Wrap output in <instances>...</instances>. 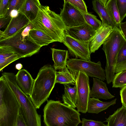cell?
<instances>
[{
	"mask_svg": "<svg viewBox=\"0 0 126 126\" xmlns=\"http://www.w3.org/2000/svg\"><path fill=\"white\" fill-rule=\"evenodd\" d=\"M43 111L46 126H78L81 122L79 112L59 101L47 100Z\"/></svg>",
	"mask_w": 126,
	"mask_h": 126,
	"instance_id": "obj_1",
	"label": "cell"
},
{
	"mask_svg": "<svg viewBox=\"0 0 126 126\" xmlns=\"http://www.w3.org/2000/svg\"><path fill=\"white\" fill-rule=\"evenodd\" d=\"M38 8L37 16L31 22L34 28L46 34L55 42L63 43L66 27L60 15L48 6L40 4Z\"/></svg>",
	"mask_w": 126,
	"mask_h": 126,
	"instance_id": "obj_2",
	"label": "cell"
},
{
	"mask_svg": "<svg viewBox=\"0 0 126 126\" xmlns=\"http://www.w3.org/2000/svg\"><path fill=\"white\" fill-rule=\"evenodd\" d=\"M56 70L50 64H46L40 69L34 79L30 96L36 109L47 101L56 83Z\"/></svg>",
	"mask_w": 126,
	"mask_h": 126,
	"instance_id": "obj_3",
	"label": "cell"
},
{
	"mask_svg": "<svg viewBox=\"0 0 126 126\" xmlns=\"http://www.w3.org/2000/svg\"><path fill=\"white\" fill-rule=\"evenodd\" d=\"M19 103L4 77L0 78V126H15Z\"/></svg>",
	"mask_w": 126,
	"mask_h": 126,
	"instance_id": "obj_4",
	"label": "cell"
},
{
	"mask_svg": "<svg viewBox=\"0 0 126 126\" xmlns=\"http://www.w3.org/2000/svg\"><path fill=\"white\" fill-rule=\"evenodd\" d=\"M126 41L120 28H113L109 36L103 44L102 50L106 57L105 71L107 83L112 82L114 77L117 56L122 47Z\"/></svg>",
	"mask_w": 126,
	"mask_h": 126,
	"instance_id": "obj_5",
	"label": "cell"
},
{
	"mask_svg": "<svg viewBox=\"0 0 126 126\" xmlns=\"http://www.w3.org/2000/svg\"><path fill=\"white\" fill-rule=\"evenodd\" d=\"M26 27L10 37L0 39V46L11 49L21 58L30 57L38 52L41 47L36 44L29 35L24 37L21 35Z\"/></svg>",
	"mask_w": 126,
	"mask_h": 126,
	"instance_id": "obj_6",
	"label": "cell"
},
{
	"mask_svg": "<svg viewBox=\"0 0 126 126\" xmlns=\"http://www.w3.org/2000/svg\"><path fill=\"white\" fill-rule=\"evenodd\" d=\"M66 65L67 68L73 73L81 71L88 77L96 78L102 81L106 80L105 70L102 67L100 61L96 63L90 60L69 59Z\"/></svg>",
	"mask_w": 126,
	"mask_h": 126,
	"instance_id": "obj_7",
	"label": "cell"
},
{
	"mask_svg": "<svg viewBox=\"0 0 126 126\" xmlns=\"http://www.w3.org/2000/svg\"><path fill=\"white\" fill-rule=\"evenodd\" d=\"M75 85L77 91V111L82 113H86L87 112L88 103L90 98L89 77L83 72H79L76 76Z\"/></svg>",
	"mask_w": 126,
	"mask_h": 126,
	"instance_id": "obj_8",
	"label": "cell"
},
{
	"mask_svg": "<svg viewBox=\"0 0 126 126\" xmlns=\"http://www.w3.org/2000/svg\"><path fill=\"white\" fill-rule=\"evenodd\" d=\"M63 43L67 47L70 54L76 58L91 60V53L89 42L81 41L65 34Z\"/></svg>",
	"mask_w": 126,
	"mask_h": 126,
	"instance_id": "obj_9",
	"label": "cell"
},
{
	"mask_svg": "<svg viewBox=\"0 0 126 126\" xmlns=\"http://www.w3.org/2000/svg\"><path fill=\"white\" fill-rule=\"evenodd\" d=\"M59 14L67 28L78 26L85 22L79 10L69 2L64 0Z\"/></svg>",
	"mask_w": 126,
	"mask_h": 126,
	"instance_id": "obj_10",
	"label": "cell"
},
{
	"mask_svg": "<svg viewBox=\"0 0 126 126\" xmlns=\"http://www.w3.org/2000/svg\"><path fill=\"white\" fill-rule=\"evenodd\" d=\"M96 32V31L85 22L78 26L66 28L64 33L65 34L77 40L89 42Z\"/></svg>",
	"mask_w": 126,
	"mask_h": 126,
	"instance_id": "obj_11",
	"label": "cell"
},
{
	"mask_svg": "<svg viewBox=\"0 0 126 126\" xmlns=\"http://www.w3.org/2000/svg\"><path fill=\"white\" fill-rule=\"evenodd\" d=\"M30 22L26 17L21 13L18 16L13 18L5 30L0 31V39L10 37L26 27Z\"/></svg>",
	"mask_w": 126,
	"mask_h": 126,
	"instance_id": "obj_12",
	"label": "cell"
},
{
	"mask_svg": "<svg viewBox=\"0 0 126 126\" xmlns=\"http://www.w3.org/2000/svg\"><path fill=\"white\" fill-rule=\"evenodd\" d=\"M113 28L102 22L100 27L89 41L90 49L91 53H94L106 40L113 30Z\"/></svg>",
	"mask_w": 126,
	"mask_h": 126,
	"instance_id": "obj_13",
	"label": "cell"
},
{
	"mask_svg": "<svg viewBox=\"0 0 126 126\" xmlns=\"http://www.w3.org/2000/svg\"><path fill=\"white\" fill-rule=\"evenodd\" d=\"M16 80L18 86L26 94H31L34 80L30 73L25 69L19 70L15 75Z\"/></svg>",
	"mask_w": 126,
	"mask_h": 126,
	"instance_id": "obj_14",
	"label": "cell"
},
{
	"mask_svg": "<svg viewBox=\"0 0 126 126\" xmlns=\"http://www.w3.org/2000/svg\"><path fill=\"white\" fill-rule=\"evenodd\" d=\"M107 0H95L92 1L94 10L97 14L102 22L107 24L113 28L118 27L116 23L109 14L106 8Z\"/></svg>",
	"mask_w": 126,
	"mask_h": 126,
	"instance_id": "obj_15",
	"label": "cell"
},
{
	"mask_svg": "<svg viewBox=\"0 0 126 126\" xmlns=\"http://www.w3.org/2000/svg\"><path fill=\"white\" fill-rule=\"evenodd\" d=\"M90 96L91 98L105 100L111 99L115 97L109 92L106 84L95 78H93V84Z\"/></svg>",
	"mask_w": 126,
	"mask_h": 126,
	"instance_id": "obj_16",
	"label": "cell"
},
{
	"mask_svg": "<svg viewBox=\"0 0 126 126\" xmlns=\"http://www.w3.org/2000/svg\"><path fill=\"white\" fill-rule=\"evenodd\" d=\"M41 4L38 0H25L22 6L18 10L25 15L30 22L36 18L38 12V6Z\"/></svg>",
	"mask_w": 126,
	"mask_h": 126,
	"instance_id": "obj_17",
	"label": "cell"
},
{
	"mask_svg": "<svg viewBox=\"0 0 126 126\" xmlns=\"http://www.w3.org/2000/svg\"><path fill=\"white\" fill-rule=\"evenodd\" d=\"M116 100V98H115L111 101L105 102L101 101L98 98L90 97L88 103L87 112L97 114L111 106L115 105Z\"/></svg>",
	"mask_w": 126,
	"mask_h": 126,
	"instance_id": "obj_18",
	"label": "cell"
},
{
	"mask_svg": "<svg viewBox=\"0 0 126 126\" xmlns=\"http://www.w3.org/2000/svg\"><path fill=\"white\" fill-rule=\"evenodd\" d=\"M51 49L54 62L53 66L54 69L56 70L66 67V63L68 58V51L53 48H51Z\"/></svg>",
	"mask_w": 126,
	"mask_h": 126,
	"instance_id": "obj_19",
	"label": "cell"
},
{
	"mask_svg": "<svg viewBox=\"0 0 126 126\" xmlns=\"http://www.w3.org/2000/svg\"><path fill=\"white\" fill-rule=\"evenodd\" d=\"M106 119V126H126V108L122 105Z\"/></svg>",
	"mask_w": 126,
	"mask_h": 126,
	"instance_id": "obj_20",
	"label": "cell"
},
{
	"mask_svg": "<svg viewBox=\"0 0 126 126\" xmlns=\"http://www.w3.org/2000/svg\"><path fill=\"white\" fill-rule=\"evenodd\" d=\"M21 58L11 49L0 46V71L11 63Z\"/></svg>",
	"mask_w": 126,
	"mask_h": 126,
	"instance_id": "obj_21",
	"label": "cell"
},
{
	"mask_svg": "<svg viewBox=\"0 0 126 126\" xmlns=\"http://www.w3.org/2000/svg\"><path fill=\"white\" fill-rule=\"evenodd\" d=\"M64 93L63 95L62 100L64 104L74 109L77 107V88L76 85L73 87L69 85L64 84Z\"/></svg>",
	"mask_w": 126,
	"mask_h": 126,
	"instance_id": "obj_22",
	"label": "cell"
},
{
	"mask_svg": "<svg viewBox=\"0 0 126 126\" xmlns=\"http://www.w3.org/2000/svg\"><path fill=\"white\" fill-rule=\"evenodd\" d=\"M77 73L71 72L67 67L59 70L56 72V83L75 85Z\"/></svg>",
	"mask_w": 126,
	"mask_h": 126,
	"instance_id": "obj_23",
	"label": "cell"
},
{
	"mask_svg": "<svg viewBox=\"0 0 126 126\" xmlns=\"http://www.w3.org/2000/svg\"><path fill=\"white\" fill-rule=\"evenodd\" d=\"M29 35L36 44L41 47L55 42L46 34L34 28L30 31Z\"/></svg>",
	"mask_w": 126,
	"mask_h": 126,
	"instance_id": "obj_24",
	"label": "cell"
},
{
	"mask_svg": "<svg viewBox=\"0 0 126 126\" xmlns=\"http://www.w3.org/2000/svg\"><path fill=\"white\" fill-rule=\"evenodd\" d=\"M106 8L110 16L119 28L121 22L116 0H108Z\"/></svg>",
	"mask_w": 126,
	"mask_h": 126,
	"instance_id": "obj_25",
	"label": "cell"
},
{
	"mask_svg": "<svg viewBox=\"0 0 126 126\" xmlns=\"http://www.w3.org/2000/svg\"><path fill=\"white\" fill-rule=\"evenodd\" d=\"M79 10V9H78ZM82 15L85 22L96 31L101 26L102 22L98 20L95 16L79 10Z\"/></svg>",
	"mask_w": 126,
	"mask_h": 126,
	"instance_id": "obj_26",
	"label": "cell"
},
{
	"mask_svg": "<svg viewBox=\"0 0 126 126\" xmlns=\"http://www.w3.org/2000/svg\"><path fill=\"white\" fill-rule=\"evenodd\" d=\"M112 87L122 88L126 86V69L116 73L112 81Z\"/></svg>",
	"mask_w": 126,
	"mask_h": 126,
	"instance_id": "obj_27",
	"label": "cell"
},
{
	"mask_svg": "<svg viewBox=\"0 0 126 126\" xmlns=\"http://www.w3.org/2000/svg\"><path fill=\"white\" fill-rule=\"evenodd\" d=\"M25 0H10L4 17L9 16L11 11L13 10L18 11L22 6Z\"/></svg>",
	"mask_w": 126,
	"mask_h": 126,
	"instance_id": "obj_28",
	"label": "cell"
},
{
	"mask_svg": "<svg viewBox=\"0 0 126 126\" xmlns=\"http://www.w3.org/2000/svg\"><path fill=\"white\" fill-rule=\"evenodd\" d=\"M121 22L126 16V0H116Z\"/></svg>",
	"mask_w": 126,
	"mask_h": 126,
	"instance_id": "obj_29",
	"label": "cell"
},
{
	"mask_svg": "<svg viewBox=\"0 0 126 126\" xmlns=\"http://www.w3.org/2000/svg\"><path fill=\"white\" fill-rule=\"evenodd\" d=\"M78 9L84 12L87 13V6L84 1L83 0H65Z\"/></svg>",
	"mask_w": 126,
	"mask_h": 126,
	"instance_id": "obj_30",
	"label": "cell"
},
{
	"mask_svg": "<svg viewBox=\"0 0 126 126\" xmlns=\"http://www.w3.org/2000/svg\"><path fill=\"white\" fill-rule=\"evenodd\" d=\"M126 63V41L120 49L118 54L117 65Z\"/></svg>",
	"mask_w": 126,
	"mask_h": 126,
	"instance_id": "obj_31",
	"label": "cell"
},
{
	"mask_svg": "<svg viewBox=\"0 0 126 126\" xmlns=\"http://www.w3.org/2000/svg\"><path fill=\"white\" fill-rule=\"evenodd\" d=\"M81 126H106L101 121H95L92 120H88L82 118Z\"/></svg>",
	"mask_w": 126,
	"mask_h": 126,
	"instance_id": "obj_32",
	"label": "cell"
},
{
	"mask_svg": "<svg viewBox=\"0 0 126 126\" xmlns=\"http://www.w3.org/2000/svg\"><path fill=\"white\" fill-rule=\"evenodd\" d=\"M10 0H0V17H4Z\"/></svg>",
	"mask_w": 126,
	"mask_h": 126,
	"instance_id": "obj_33",
	"label": "cell"
},
{
	"mask_svg": "<svg viewBox=\"0 0 126 126\" xmlns=\"http://www.w3.org/2000/svg\"><path fill=\"white\" fill-rule=\"evenodd\" d=\"M12 18L10 16L6 17H0V29L7 27L10 23Z\"/></svg>",
	"mask_w": 126,
	"mask_h": 126,
	"instance_id": "obj_34",
	"label": "cell"
},
{
	"mask_svg": "<svg viewBox=\"0 0 126 126\" xmlns=\"http://www.w3.org/2000/svg\"><path fill=\"white\" fill-rule=\"evenodd\" d=\"M120 95L122 105L126 108V86L121 89L120 91Z\"/></svg>",
	"mask_w": 126,
	"mask_h": 126,
	"instance_id": "obj_35",
	"label": "cell"
},
{
	"mask_svg": "<svg viewBox=\"0 0 126 126\" xmlns=\"http://www.w3.org/2000/svg\"><path fill=\"white\" fill-rule=\"evenodd\" d=\"M34 28L32 23L30 22L23 30L21 33V35L23 37H26L29 36L30 31Z\"/></svg>",
	"mask_w": 126,
	"mask_h": 126,
	"instance_id": "obj_36",
	"label": "cell"
},
{
	"mask_svg": "<svg viewBox=\"0 0 126 126\" xmlns=\"http://www.w3.org/2000/svg\"><path fill=\"white\" fill-rule=\"evenodd\" d=\"M15 126H27L19 111Z\"/></svg>",
	"mask_w": 126,
	"mask_h": 126,
	"instance_id": "obj_37",
	"label": "cell"
},
{
	"mask_svg": "<svg viewBox=\"0 0 126 126\" xmlns=\"http://www.w3.org/2000/svg\"><path fill=\"white\" fill-rule=\"evenodd\" d=\"M126 69V63L117 64L115 68V73Z\"/></svg>",
	"mask_w": 126,
	"mask_h": 126,
	"instance_id": "obj_38",
	"label": "cell"
},
{
	"mask_svg": "<svg viewBox=\"0 0 126 126\" xmlns=\"http://www.w3.org/2000/svg\"><path fill=\"white\" fill-rule=\"evenodd\" d=\"M119 28L126 40V21L123 22H121Z\"/></svg>",
	"mask_w": 126,
	"mask_h": 126,
	"instance_id": "obj_39",
	"label": "cell"
},
{
	"mask_svg": "<svg viewBox=\"0 0 126 126\" xmlns=\"http://www.w3.org/2000/svg\"><path fill=\"white\" fill-rule=\"evenodd\" d=\"M19 13L18 11L16 10H13L10 12L9 16L12 18L18 16Z\"/></svg>",
	"mask_w": 126,
	"mask_h": 126,
	"instance_id": "obj_40",
	"label": "cell"
},
{
	"mask_svg": "<svg viewBox=\"0 0 126 126\" xmlns=\"http://www.w3.org/2000/svg\"><path fill=\"white\" fill-rule=\"evenodd\" d=\"M23 67L22 64L20 63L17 64L15 66L17 70H20Z\"/></svg>",
	"mask_w": 126,
	"mask_h": 126,
	"instance_id": "obj_41",
	"label": "cell"
}]
</instances>
